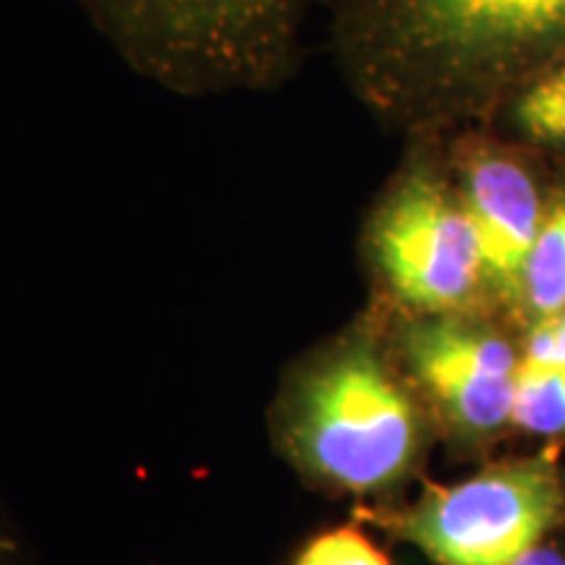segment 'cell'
<instances>
[{"instance_id":"obj_1","label":"cell","mask_w":565,"mask_h":565,"mask_svg":"<svg viewBox=\"0 0 565 565\" xmlns=\"http://www.w3.org/2000/svg\"><path fill=\"white\" fill-rule=\"evenodd\" d=\"M353 95L414 141L490 129L565 61V0H324Z\"/></svg>"},{"instance_id":"obj_2","label":"cell","mask_w":565,"mask_h":565,"mask_svg":"<svg viewBox=\"0 0 565 565\" xmlns=\"http://www.w3.org/2000/svg\"><path fill=\"white\" fill-rule=\"evenodd\" d=\"M118 55L179 95L263 92L299 58L307 0H71Z\"/></svg>"},{"instance_id":"obj_3","label":"cell","mask_w":565,"mask_h":565,"mask_svg":"<svg viewBox=\"0 0 565 565\" xmlns=\"http://www.w3.org/2000/svg\"><path fill=\"white\" fill-rule=\"evenodd\" d=\"M288 450L353 492L393 484L419 448V416L370 343L353 341L303 372L286 406Z\"/></svg>"},{"instance_id":"obj_4","label":"cell","mask_w":565,"mask_h":565,"mask_svg":"<svg viewBox=\"0 0 565 565\" xmlns=\"http://www.w3.org/2000/svg\"><path fill=\"white\" fill-rule=\"evenodd\" d=\"M370 252L387 291L422 317L463 315L487 294L482 252L443 141H414L374 210Z\"/></svg>"},{"instance_id":"obj_5","label":"cell","mask_w":565,"mask_h":565,"mask_svg":"<svg viewBox=\"0 0 565 565\" xmlns=\"http://www.w3.org/2000/svg\"><path fill=\"white\" fill-rule=\"evenodd\" d=\"M561 487L542 461L487 469L429 487L401 519V532L437 565H513L555 524Z\"/></svg>"},{"instance_id":"obj_6","label":"cell","mask_w":565,"mask_h":565,"mask_svg":"<svg viewBox=\"0 0 565 565\" xmlns=\"http://www.w3.org/2000/svg\"><path fill=\"white\" fill-rule=\"evenodd\" d=\"M450 179L475 225L487 294L524 309V270L550 200L542 152L492 129H469L443 141Z\"/></svg>"},{"instance_id":"obj_7","label":"cell","mask_w":565,"mask_h":565,"mask_svg":"<svg viewBox=\"0 0 565 565\" xmlns=\"http://www.w3.org/2000/svg\"><path fill=\"white\" fill-rule=\"evenodd\" d=\"M404 351L416 380L463 429L492 433L511 422L521 359L503 335L458 315L422 317L406 330Z\"/></svg>"},{"instance_id":"obj_8","label":"cell","mask_w":565,"mask_h":565,"mask_svg":"<svg viewBox=\"0 0 565 565\" xmlns=\"http://www.w3.org/2000/svg\"><path fill=\"white\" fill-rule=\"evenodd\" d=\"M490 129L542 154L565 158V61L515 92Z\"/></svg>"},{"instance_id":"obj_9","label":"cell","mask_w":565,"mask_h":565,"mask_svg":"<svg viewBox=\"0 0 565 565\" xmlns=\"http://www.w3.org/2000/svg\"><path fill=\"white\" fill-rule=\"evenodd\" d=\"M565 309V181L550 207L524 270V312L534 320Z\"/></svg>"},{"instance_id":"obj_10","label":"cell","mask_w":565,"mask_h":565,"mask_svg":"<svg viewBox=\"0 0 565 565\" xmlns=\"http://www.w3.org/2000/svg\"><path fill=\"white\" fill-rule=\"evenodd\" d=\"M511 422L534 435L565 433V366H540L521 359Z\"/></svg>"},{"instance_id":"obj_11","label":"cell","mask_w":565,"mask_h":565,"mask_svg":"<svg viewBox=\"0 0 565 565\" xmlns=\"http://www.w3.org/2000/svg\"><path fill=\"white\" fill-rule=\"evenodd\" d=\"M294 565H391V561L359 529L343 526L315 536Z\"/></svg>"},{"instance_id":"obj_12","label":"cell","mask_w":565,"mask_h":565,"mask_svg":"<svg viewBox=\"0 0 565 565\" xmlns=\"http://www.w3.org/2000/svg\"><path fill=\"white\" fill-rule=\"evenodd\" d=\"M521 359L540 366H565V309L534 320Z\"/></svg>"},{"instance_id":"obj_13","label":"cell","mask_w":565,"mask_h":565,"mask_svg":"<svg viewBox=\"0 0 565 565\" xmlns=\"http://www.w3.org/2000/svg\"><path fill=\"white\" fill-rule=\"evenodd\" d=\"M513 565H565V557L553 547L536 545L526 555H521Z\"/></svg>"},{"instance_id":"obj_14","label":"cell","mask_w":565,"mask_h":565,"mask_svg":"<svg viewBox=\"0 0 565 565\" xmlns=\"http://www.w3.org/2000/svg\"><path fill=\"white\" fill-rule=\"evenodd\" d=\"M0 565H13L11 561V550H9V542H6V536L0 534Z\"/></svg>"}]
</instances>
